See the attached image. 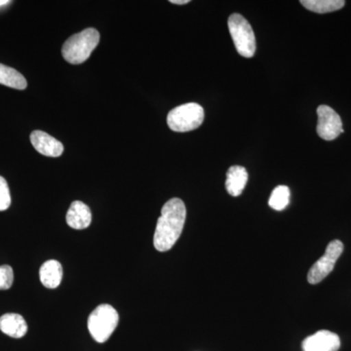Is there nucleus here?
<instances>
[{"label": "nucleus", "mask_w": 351, "mask_h": 351, "mask_svg": "<svg viewBox=\"0 0 351 351\" xmlns=\"http://www.w3.org/2000/svg\"><path fill=\"white\" fill-rule=\"evenodd\" d=\"M186 219V205L180 198H172L164 204L154 237L157 251L167 252L172 249L181 237Z\"/></svg>", "instance_id": "1"}, {"label": "nucleus", "mask_w": 351, "mask_h": 351, "mask_svg": "<svg viewBox=\"0 0 351 351\" xmlns=\"http://www.w3.org/2000/svg\"><path fill=\"white\" fill-rule=\"evenodd\" d=\"M100 41V34L93 27L73 34L62 48L64 59L71 64H80L87 61Z\"/></svg>", "instance_id": "2"}, {"label": "nucleus", "mask_w": 351, "mask_h": 351, "mask_svg": "<svg viewBox=\"0 0 351 351\" xmlns=\"http://www.w3.org/2000/svg\"><path fill=\"white\" fill-rule=\"evenodd\" d=\"M119 315L110 304L97 306L88 318V330L97 343H103L112 336L119 325Z\"/></svg>", "instance_id": "3"}, {"label": "nucleus", "mask_w": 351, "mask_h": 351, "mask_svg": "<svg viewBox=\"0 0 351 351\" xmlns=\"http://www.w3.org/2000/svg\"><path fill=\"white\" fill-rule=\"evenodd\" d=\"M228 29L237 52L244 58H252L256 52V38L248 21L240 14H232L228 21Z\"/></svg>", "instance_id": "4"}, {"label": "nucleus", "mask_w": 351, "mask_h": 351, "mask_svg": "<svg viewBox=\"0 0 351 351\" xmlns=\"http://www.w3.org/2000/svg\"><path fill=\"white\" fill-rule=\"evenodd\" d=\"M204 120V110L195 103L184 104L173 108L167 117V124L172 131L189 132L197 129Z\"/></svg>", "instance_id": "5"}, {"label": "nucleus", "mask_w": 351, "mask_h": 351, "mask_svg": "<svg viewBox=\"0 0 351 351\" xmlns=\"http://www.w3.org/2000/svg\"><path fill=\"white\" fill-rule=\"evenodd\" d=\"M343 251V242L339 240H332L328 244L324 255L317 261L307 274V280L313 285L320 283L323 279L326 278L332 270L334 269L337 261L341 257Z\"/></svg>", "instance_id": "6"}, {"label": "nucleus", "mask_w": 351, "mask_h": 351, "mask_svg": "<svg viewBox=\"0 0 351 351\" xmlns=\"http://www.w3.org/2000/svg\"><path fill=\"white\" fill-rule=\"evenodd\" d=\"M317 134L323 140L332 141L343 133L341 117L328 106L321 105L317 108Z\"/></svg>", "instance_id": "7"}, {"label": "nucleus", "mask_w": 351, "mask_h": 351, "mask_svg": "<svg viewBox=\"0 0 351 351\" xmlns=\"http://www.w3.org/2000/svg\"><path fill=\"white\" fill-rule=\"evenodd\" d=\"M339 346L341 339L338 335L327 330L316 332L302 341L304 351H338Z\"/></svg>", "instance_id": "8"}, {"label": "nucleus", "mask_w": 351, "mask_h": 351, "mask_svg": "<svg viewBox=\"0 0 351 351\" xmlns=\"http://www.w3.org/2000/svg\"><path fill=\"white\" fill-rule=\"evenodd\" d=\"M31 142L34 149L43 156L59 157L63 154V144L45 132L39 130L32 132Z\"/></svg>", "instance_id": "9"}, {"label": "nucleus", "mask_w": 351, "mask_h": 351, "mask_svg": "<svg viewBox=\"0 0 351 351\" xmlns=\"http://www.w3.org/2000/svg\"><path fill=\"white\" fill-rule=\"evenodd\" d=\"M92 221V213L90 208L82 201H73L68 213L66 223L73 230H85Z\"/></svg>", "instance_id": "10"}, {"label": "nucleus", "mask_w": 351, "mask_h": 351, "mask_svg": "<svg viewBox=\"0 0 351 351\" xmlns=\"http://www.w3.org/2000/svg\"><path fill=\"white\" fill-rule=\"evenodd\" d=\"M0 331L14 339H21L27 334V324L18 313H6L0 317Z\"/></svg>", "instance_id": "11"}, {"label": "nucleus", "mask_w": 351, "mask_h": 351, "mask_svg": "<svg viewBox=\"0 0 351 351\" xmlns=\"http://www.w3.org/2000/svg\"><path fill=\"white\" fill-rule=\"evenodd\" d=\"M39 278L44 287L48 289L59 287L63 279V267L58 261H47L39 269Z\"/></svg>", "instance_id": "12"}, {"label": "nucleus", "mask_w": 351, "mask_h": 351, "mask_svg": "<svg viewBox=\"0 0 351 351\" xmlns=\"http://www.w3.org/2000/svg\"><path fill=\"white\" fill-rule=\"evenodd\" d=\"M248 182V173L242 166H232L226 174V189L230 195L239 196Z\"/></svg>", "instance_id": "13"}, {"label": "nucleus", "mask_w": 351, "mask_h": 351, "mask_svg": "<svg viewBox=\"0 0 351 351\" xmlns=\"http://www.w3.org/2000/svg\"><path fill=\"white\" fill-rule=\"evenodd\" d=\"M0 84L18 90H24L27 86V80L19 71L2 64H0Z\"/></svg>", "instance_id": "14"}, {"label": "nucleus", "mask_w": 351, "mask_h": 351, "mask_svg": "<svg viewBox=\"0 0 351 351\" xmlns=\"http://www.w3.org/2000/svg\"><path fill=\"white\" fill-rule=\"evenodd\" d=\"M302 6L314 13L325 14L339 10L345 6L343 0H302Z\"/></svg>", "instance_id": "15"}, {"label": "nucleus", "mask_w": 351, "mask_h": 351, "mask_svg": "<svg viewBox=\"0 0 351 351\" xmlns=\"http://www.w3.org/2000/svg\"><path fill=\"white\" fill-rule=\"evenodd\" d=\"M290 203V189L287 186H278L270 195L269 204L276 211H282Z\"/></svg>", "instance_id": "16"}, {"label": "nucleus", "mask_w": 351, "mask_h": 351, "mask_svg": "<svg viewBox=\"0 0 351 351\" xmlns=\"http://www.w3.org/2000/svg\"><path fill=\"white\" fill-rule=\"evenodd\" d=\"M14 282V271L8 265L0 267V290H8L12 287Z\"/></svg>", "instance_id": "17"}, {"label": "nucleus", "mask_w": 351, "mask_h": 351, "mask_svg": "<svg viewBox=\"0 0 351 351\" xmlns=\"http://www.w3.org/2000/svg\"><path fill=\"white\" fill-rule=\"evenodd\" d=\"M11 205L10 189L3 177L0 176V211H5Z\"/></svg>", "instance_id": "18"}, {"label": "nucleus", "mask_w": 351, "mask_h": 351, "mask_svg": "<svg viewBox=\"0 0 351 351\" xmlns=\"http://www.w3.org/2000/svg\"><path fill=\"white\" fill-rule=\"evenodd\" d=\"M171 3L178 4V5H184L189 3V0H170Z\"/></svg>", "instance_id": "19"}, {"label": "nucleus", "mask_w": 351, "mask_h": 351, "mask_svg": "<svg viewBox=\"0 0 351 351\" xmlns=\"http://www.w3.org/2000/svg\"><path fill=\"white\" fill-rule=\"evenodd\" d=\"M9 3H11V1H8V0H0V6L7 5Z\"/></svg>", "instance_id": "20"}]
</instances>
